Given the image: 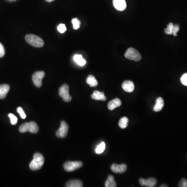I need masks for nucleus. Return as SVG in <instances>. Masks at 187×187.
Wrapping results in <instances>:
<instances>
[{
	"label": "nucleus",
	"mask_w": 187,
	"mask_h": 187,
	"mask_svg": "<svg viewBox=\"0 0 187 187\" xmlns=\"http://www.w3.org/2000/svg\"><path fill=\"white\" fill-rule=\"evenodd\" d=\"M44 157L39 153H36L33 156V159L29 165L32 171H38L44 165Z\"/></svg>",
	"instance_id": "f257e3e1"
},
{
	"label": "nucleus",
	"mask_w": 187,
	"mask_h": 187,
	"mask_svg": "<svg viewBox=\"0 0 187 187\" xmlns=\"http://www.w3.org/2000/svg\"><path fill=\"white\" fill-rule=\"evenodd\" d=\"M26 42L30 45L40 48L43 46L44 41L41 38L34 35H28L25 37Z\"/></svg>",
	"instance_id": "f03ea898"
},
{
	"label": "nucleus",
	"mask_w": 187,
	"mask_h": 187,
	"mask_svg": "<svg viewBox=\"0 0 187 187\" xmlns=\"http://www.w3.org/2000/svg\"><path fill=\"white\" fill-rule=\"evenodd\" d=\"M19 130L20 133H24L29 131L32 134H36L39 131V127L34 122L24 123L20 125Z\"/></svg>",
	"instance_id": "7ed1b4c3"
},
{
	"label": "nucleus",
	"mask_w": 187,
	"mask_h": 187,
	"mask_svg": "<svg viewBox=\"0 0 187 187\" xmlns=\"http://www.w3.org/2000/svg\"><path fill=\"white\" fill-rule=\"evenodd\" d=\"M124 55L126 58L131 61H138L142 59V56L139 53V51L135 48H128Z\"/></svg>",
	"instance_id": "20e7f679"
},
{
	"label": "nucleus",
	"mask_w": 187,
	"mask_h": 187,
	"mask_svg": "<svg viewBox=\"0 0 187 187\" xmlns=\"http://www.w3.org/2000/svg\"><path fill=\"white\" fill-rule=\"evenodd\" d=\"M83 163L80 161L67 162L63 165L65 171L67 172H72L81 168Z\"/></svg>",
	"instance_id": "39448f33"
},
{
	"label": "nucleus",
	"mask_w": 187,
	"mask_h": 187,
	"mask_svg": "<svg viewBox=\"0 0 187 187\" xmlns=\"http://www.w3.org/2000/svg\"><path fill=\"white\" fill-rule=\"evenodd\" d=\"M59 94L65 102H70L72 99L69 94V88L68 85L63 84L59 88Z\"/></svg>",
	"instance_id": "423d86ee"
},
{
	"label": "nucleus",
	"mask_w": 187,
	"mask_h": 187,
	"mask_svg": "<svg viewBox=\"0 0 187 187\" xmlns=\"http://www.w3.org/2000/svg\"><path fill=\"white\" fill-rule=\"evenodd\" d=\"M45 77V73L43 71H38L32 76V81L35 86L37 88H41L42 85V80Z\"/></svg>",
	"instance_id": "0eeeda50"
},
{
	"label": "nucleus",
	"mask_w": 187,
	"mask_h": 187,
	"mask_svg": "<svg viewBox=\"0 0 187 187\" xmlns=\"http://www.w3.org/2000/svg\"><path fill=\"white\" fill-rule=\"evenodd\" d=\"M69 126L65 121H61V127L56 132V136L60 138H63L66 137L68 134Z\"/></svg>",
	"instance_id": "6e6552de"
},
{
	"label": "nucleus",
	"mask_w": 187,
	"mask_h": 187,
	"mask_svg": "<svg viewBox=\"0 0 187 187\" xmlns=\"http://www.w3.org/2000/svg\"><path fill=\"white\" fill-rule=\"evenodd\" d=\"M139 181L141 186L145 187H154L157 184V179L154 178H148L147 179L140 178L139 179Z\"/></svg>",
	"instance_id": "1a4fd4ad"
},
{
	"label": "nucleus",
	"mask_w": 187,
	"mask_h": 187,
	"mask_svg": "<svg viewBox=\"0 0 187 187\" xmlns=\"http://www.w3.org/2000/svg\"><path fill=\"white\" fill-rule=\"evenodd\" d=\"M127 168V167L125 164L120 165L113 164L111 166V170L115 173H123L126 171Z\"/></svg>",
	"instance_id": "9d476101"
},
{
	"label": "nucleus",
	"mask_w": 187,
	"mask_h": 187,
	"mask_svg": "<svg viewBox=\"0 0 187 187\" xmlns=\"http://www.w3.org/2000/svg\"><path fill=\"white\" fill-rule=\"evenodd\" d=\"M113 6L118 11H123L126 8L125 0H113Z\"/></svg>",
	"instance_id": "9b49d317"
},
{
	"label": "nucleus",
	"mask_w": 187,
	"mask_h": 187,
	"mask_svg": "<svg viewBox=\"0 0 187 187\" xmlns=\"http://www.w3.org/2000/svg\"><path fill=\"white\" fill-rule=\"evenodd\" d=\"M123 89L126 92H133L134 90V84L131 81H125L123 83L122 85Z\"/></svg>",
	"instance_id": "f8f14e48"
},
{
	"label": "nucleus",
	"mask_w": 187,
	"mask_h": 187,
	"mask_svg": "<svg viewBox=\"0 0 187 187\" xmlns=\"http://www.w3.org/2000/svg\"><path fill=\"white\" fill-rule=\"evenodd\" d=\"M122 104L121 100L119 98H115V99L111 100L108 104V108L110 110H113L116 108L119 107Z\"/></svg>",
	"instance_id": "ddd939ff"
},
{
	"label": "nucleus",
	"mask_w": 187,
	"mask_h": 187,
	"mask_svg": "<svg viewBox=\"0 0 187 187\" xmlns=\"http://www.w3.org/2000/svg\"><path fill=\"white\" fill-rule=\"evenodd\" d=\"M10 86L8 84L0 85V99H3L6 97L9 92Z\"/></svg>",
	"instance_id": "4468645a"
},
{
	"label": "nucleus",
	"mask_w": 187,
	"mask_h": 187,
	"mask_svg": "<svg viewBox=\"0 0 187 187\" xmlns=\"http://www.w3.org/2000/svg\"><path fill=\"white\" fill-rule=\"evenodd\" d=\"M91 97L92 99L96 100H102V101H106L107 100V97L104 96V92H100L99 91H95L94 92Z\"/></svg>",
	"instance_id": "2eb2a0df"
},
{
	"label": "nucleus",
	"mask_w": 187,
	"mask_h": 187,
	"mask_svg": "<svg viewBox=\"0 0 187 187\" xmlns=\"http://www.w3.org/2000/svg\"><path fill=\"white\" fill-rule=\"evenodd\" d=\"M164 105V101L163 98L158 97L156 100V105L153 108V110L156 112L160 111L163 109Z\"/></svg>",
	"instance_id": "dca6fc26"
},
{
	"label": "nucleus",
	"mask_w": 187,
	"mask_h": 187,
	"mask_svg": "<svg viewBox=\"0 0 187 187\" xmlns=\"http://www.w3.org/2000/svg\"><path fill=\"white\" fill-rule=\"evenodd\" d=\"M83 186V183L80 180H71L66 184L67 187H82Z\"/></svg>",
	"instance_id": "f3484780"
},
{
	"label": "nucleus",
	"mask_w": 187,
	"mask_h": 187,
	"mask_svg": "<svg viewBox=\"0 0 187 187\" xmlns=\"http://www.w3.org/2000/svg\"><path fill=\"white\" fill-rule=\"evenodd\" d=\"M117 186L116 183L115 181V178L113 176L109 175L105 183L106 187H115Z\"/></svg>",
	"instance_id": "a211bd4d"
},
{
	"label": "nucleus",
	"mask_w": 187,
	"mask_h": 187,
	"mask_svg": "<svg viewBox=\"0 0 187 187\" xmlns=\"http://www.w3.org/2000/svg\"><path fill=\"white\" fill-rule=\"evenodd\" d=\"M74 61L76 63L80 65L81 66H83L86 64V61L81 55H74V57H73Z\"/></svg>",
	"instance_id": "6ab92c4d"
},
{
	"label": "nucleus",
	"mask_w": 187,
	"mask_h": 187,
	"mask_svg": "<svg viewBox=\"0 0 187 187\" xmlns=\"http://www.w3.org/2000/svg\"><path fill=\"white\" fill-rule=\"evenodd\" d=\"M86 82L91 87H96L98 85V82L92 75H89L86 79Z\"/></svg>",
	"instance_id": "aec40b11"
},
{
	"label": "nucleus",
	"mask_w": 187,
	"mask_h": 187,
	"mask_svg": "<svg viewBox=\"0 0 187 187\" xmlns=\"http://www.w3.org/2000/svg\"><path fill=\"white\" fill-rule=\"evenodd\" d=\"M128 119L127 117H122L120 120L119 122V125L120 127H121L122 129L126 128L128 125Z\"/></svg>",
	"instance_id": "412c9836"
},
{
	"label": "nucleus",
	"mask_w": 187,
	"mask_h": 187,
	"mask_svg": "<svg viewBox=\"0 0 187 187\" xmlns=\"http://www.w3.org/2000/svg\"><path fill=\"white\" fill-rule=\"evenodd\" d=\"M105 147H106L105 143L104 142H102L101 143H100L99 145H98V146L95 149V152L97 154H100L104 151Z\"/></svg>",
	"instance_id": "4be33fe9"
},
{
	"label": "nucleus",
	"mask_w": 187,
	"mask_h": 187,
	"mask_svg": "<svg viewBox=\"0 0 187 187\" xmlns=\"http://www.w3.org/2000/svg\"><path fill=\"white\" fill-rule=\"evenodd\" d=\"M174 24L173 23H169L167 26L166 29H165V33L167 35H172L173 34V29Z\"/></svg>",
	"instance_id": "5701e85b"
},
{
	"label": "nucleus",
	"mask_w": 187,
	"mask_h": 187,
	"mask_svg": "<svg viewBox=\"0 0 187 187\" xmlns=\"http://www.w3.org/2000/svg\"><path fill=\"white\" fill-rule=\"evenodd\" d=\"M72 23L73 27L74 29H78L80 27L81 22L80 20L77 18H74L72 20Z\"/></svg>",
	"instance_id": "b1692460"
},
{
	"label": "nucleus",
	"mask_w": 187,
	"mask_h": 187,
	"mask_svg": "<svg viewBox=\"0 0 187 187\" xmlns=\"http://www.w3.org/2000/svg\"><path fill=\"white\" fill-rule=\"evenodd\" d=\"M8 116H9V118H10V120H11V124L13 125H16L17 123V121H18V119H17L16 116L12 113H9L8 115Z\"/></svg>",
	"instance_id": "393cba45"
},
{
	"label": "nucleus",
	"mask_w": 187,
	"mask_h": 187,
	"mask_svg": "<svg viewBox=\"0 0 187 187\" xmlns=\"http://www.w3.org/2000/svg\"><path fill=\"white\" fill-rule=\"evenodd\" d=\"M57 30L61 33H63L67 30V28L64 24H60L58 26Z\"/></svg>",
	"instance_id": "a878e982"
},
{
	"label": "nucleus",
	"mask_w": 187,
	"mask_h": 187,
	"mask_svg": "<svg viewBox=\"0 0 187 187\" xmlns=\"http://www.w3.org/2000/svg\"><path fill=\"white\" fill-rule=\"evenodd\" d=\"M17 112L20 115V116H21V118H22L23 119H26V114H25V113H24L23 109H22V108L18 107V108H17Z\"/></svg>",
	"instance_id": "bb28decb"
},
{
	"label": "nucleus",
	"mask_w": 187,
	"mask_h": 187,
	"mask_svg": "<svg viewBox=\"0 0 187 187\" xmlns=\"http://www.w3.org/2000/svg\"><path fill=\"white\" fill-rule=\"evenodd\" d=\"M180 81L183 85L187 86V73H185L181 77Z\"/></svg>",
	"instance_id": "cd10ccee"
},
{
	"label": "nucleus",
	"mask_w": 187,
	"mask_h": 187,
	"mask_svg": "<svg viewBox=\"0 0 187 187\" xmlns=\"http://www.w3.org/2000/svg\"><path fill=\"white\" fill-rule=\"evenodd\" d=\"M179 30V26L178 24H175L174 25L173 29V35L174 36H177V33Z\"/></svg>",
	"instance_id": "c85d7f7f"
},
{
	"label": "nucleus",
	"mask_w": 187,
	"mask_h": 187,
	"mask_svg": "<svg viewBox=\"0 0 187 187\" xmlns=\"http://www.w3.org/2000/svg\"><path fill=\"white\" fill-rule=\"evenodd\" d=\"M179 187H187V180L186 179L183 178L180 181L179 184H178Z\"/></svg>",
	"instance_id": "c756f323"
},
{
	"label": "nucleus",
	"mask_w": 187,
	"mask_h": 187,
	"mask_svg": "<svg viewBox=\"0 0 187 187\" xmlns=\"http://www.w3.org/2000/svg\"><path fill=\"white\" fill-rule=\"evenodd\" d=\"M5 51L3 45L0 43V58L3 57L5 55Z\"/></svg>",
	"instance_id": "7c9ffc66"
},
{
	"label": "nucleus",
	"mask_w": 187,
	"mask_h": 187,
	"mask_svg": "<svg viewBox=\"0 0 187 187\" xmlns=\"http://www.w3.org/2000/svg\"><path fill=\"white\" fill-rule=\"evenodd\" d=\"M45 1L47 2H51L54 1L55 0H45Z\"/></svg>",
	"instance_id": "2f4dec72"
},
{
	"label": "nucleus",
	"mask_w": 187,
	"mask_h": 187,
	"mask_svg": "<svg viewBox=\"0 0 187 187\" xmlns=\"http://www.w3.org/2000/svg\"><path fill=\"white\" fill-rule=\"evenodd\" d=\"M168 187V186H164V184L162 185V186H161V187Z\"/></svg>",
	"instance_id": "473e14b6"
}]
</instances>
